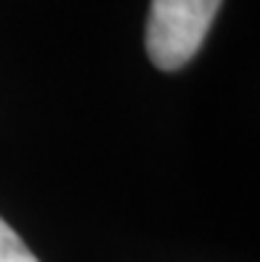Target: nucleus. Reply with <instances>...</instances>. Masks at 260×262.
Segmentation results:
<instances>
[{"mask_svg":"<svg viewBox=\"0 0 260 262\" xmlns=\"http://www.w3.org/2000/svg\"><path fill=\"white\" fill-rule=\"evenodd\" d=\"M0 262H40L3 217H0Z\"/></svg>","mask_w":260,"mask_h":262,"instance_id":"nucleus-2","label":"nucleus"},{"mask_svg":"<svg viewBox=\"0 0 260 262\" xmlns=\"http://www.w3.org/2000/svg\"><path fill=\"white\" fill-rule=\"evenodd\" d=\"M223 0H151L146 53L162 72L186 67L202 48Z\"/></svg>","mask_w":260,"mask_h":262,"instance_id":"nucleus-1","label":"nucleus"}]
</instances>
